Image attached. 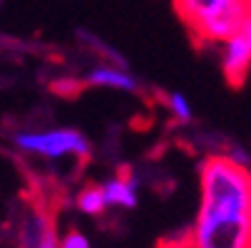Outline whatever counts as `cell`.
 I'll return each instance as SVG.
<instances>
[{"mask_svg":"<svg viewBox=\"0 0 251 248\" xmlns=\"http://www.w3.org/2000/svg\"><path fill=\"white\" fill-rule=\"evenodd\" d=\"M184 248H251V169L211 154L199 166V206Z\"/></svg>","mask_w":251,"mask_h":248,"instance_id":"obj_1","label":"cell"},{"mask_svg":"<svg viewBox=\"0 0 251 248\" xmlns=\"http://www.w3.org/2000/svg\"><path fill=\"white\" fill-rule=\"evenodd\" d=\"M179 18L199 43L222 45L251 18V0H174Z\"/></svg>","mask_w":251,"mask_h":248,"instance_id":"obj_2","label":"cell"},{"mask_svg":"<svg viewBox=\"0 0 251 248\" xmlns=\"http://www.w3.org/2000/svg\"><path fill=\"white\" fill-rule=\"evenodd\" d=\"M15 147L23 154L38 159H90V141L85 134L70 127H50V129H20L15 136Z\"/></svg>","mask_w":251,"mask_h":248,"instance_id":"obj_3","label":"cell"},{"mask_svg":"<svg viewBox=\"0 0 251 248\" xmlns=\"http://www.w3.org/2000/svg\"><path fill=\"white\" fill-rule=\"evenodd\" d=\"M60 233L55 224V214L48 203L30 201L15 224L13 248H60Z\"/></svg>","mask_w":251,"mask_h":248,"instance_id":"obj_4","label":"cell"},{"mask_svg":"<svg viewBox=\"0 0 251 248\" xmlns=\"http://www.w3.org/2000/svg\"><path fill=\"white\" fill-rule=\"evenodd\" d=\"M222 69L231 85L246 80L251 69V18H246L222 43Z\"/></svg>","mask_w":251,"mask_h":248,"instance_id":"obj_5","label":"cell"},{"mask_svg":"<svg viewBox=\"0 0 251 248\" xmlns=\"http://www.w3.org/2000/svg\"><path fill=\"white\" fill-rule=\"evenodd\" d=\"M85 85L100 87V90H115V92H137L139 90L137 77L125 65H115V62H100V65L90 67L85 75Z\"/></svg>","mask_w":251,"mask_h":248,"instance_id":"obj_6","label":"cell"},{"mask_svg":"<svg viewBox=\"0 0 251 248\" xmlns=\"http://www.w3.org/2000/svg\"><path fill=\"white\" fill-rule=\"evenodd\" d=\"M102 191H104V201L107 208H134L139 201V181L129 171H120L110 179L102 181Z\"/></svg>","mask_w":251,"mask_h":248,"instance_id":"obj_7","label":"cell"},{"mask_svg":"<svg viewBox=\"0 0 251 248\" xmlns=\"http://www.w3.org/2000/svg\"><path fill=\"white\" fill-rule=\"evenodd\" d=\"M75 208L85 216H102L107 211V201H104V191L102 184H87L75 194Z\"/></svg>","mask_w":251,"mask_h":248,"instance_id":"obj_8","label":"cell"},{"mask_svg":"<svg viewBox=\"0 0 251 248\" xmlns=\"http://www.w3.org/2000/svg\"><path fill=\"white\" fill-rule=\"evenodd\" d=\"M164 104H167V112L172 114L174 122L179 124H189L194 119V110H192V102L182 94V92H169L164 97Z\"/></svg>","mask_w":251,"mask_h":248,"instance_id":"obj_9","label":"cell"},{"mask_svg":"<svg viewBox=\"0 0 251 248\" xmlns=\"http://www.w3.org/2000/svg\"><path fill=\"white\" fill-rule=\"evenodd\" d=\"M60 248H92V243H90V238H87L82 231L70 228V231L62 233V238H60Z\"/></svg>","mask_w":251,"mask_h":248,"instance_id":"obj_10","label":"cell"},{"mask_svg":"<svg viewBox=\"0 0 251 248\" xmlns=\"http://www.w3.org/2000/svg\"><path fill=\"white\" fill-rule=\"evenodd\" d=\"M0 8H3V0H0Z\"/></svg>","mask_w":251,"mask_h":248,"instance_id":"obj_11","label":"cell"}]
</instances>
